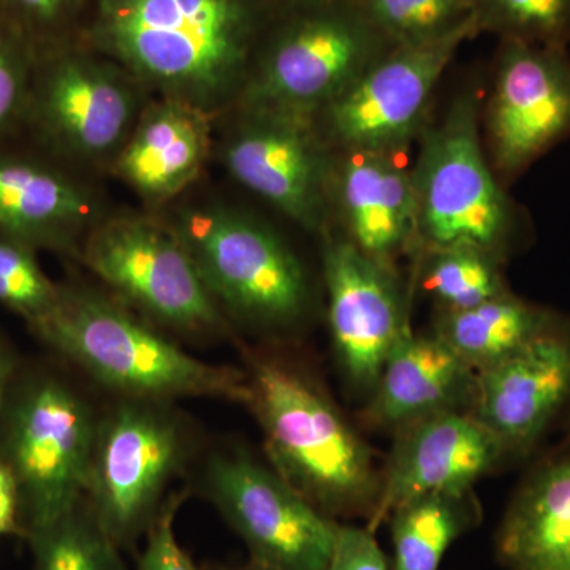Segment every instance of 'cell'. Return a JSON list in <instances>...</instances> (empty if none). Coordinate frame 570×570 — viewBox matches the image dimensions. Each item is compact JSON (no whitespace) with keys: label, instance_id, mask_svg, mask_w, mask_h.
<instances>
[{"label":"cell","instance_id":"6da1fadb","mask_svg":"<svg viewBox=\"0 0 570 570\" xmlns=\"http://www.w3.org/2000/svg\"><path fill=\"white\" fill-rule=\"evenodd\" d=\"M276 13L272 0H92L81 40L153 97L219 119Z\"/></svg>","mask_w":570,"mask_h":570},{"label":"cell","instance_id":"7a4b0ae2","mask_svg":"<svg viewBox=\"0 0 570 570\" xmlns=\"http://www.w3.org/2000/svg\"><path fill=\"white\" fill-rule=\"evenodd\" d=\"M31 328L52 351L127 400L249 403L245 371L195 358L116 296L86 285H61L55 307Z\"/></svg>","mask_w":570,"mask_h":570},{"label":"cell","instance_id":"3957f363","mask_svg":"<svg viewBox=\"0 0 570 570\" xmlns=\"http://www.w3.org/2000/svg\"><path fill=\"white\" fill-rule=\"evenodd\" d=\"M253 409L272 468L325 515L365 517L376 509L381 474L373 453L321 384L277 355H250Z\"/></svg>","mask_w":570,"mask_h":570},{"label":"cell","instance_id":"277c9868","mask_svg":"<svg viewBox=\"0 0 570 570\" xmlns=\"http://www.w3.org/2000/svg\"><path fill=\"white\" fill-rule=\"evenodd\" d=\"M392 47L358 0H305L275 14L232 108L314 122Z\"/></svg>","mask_w":570,"mask_h":570},{"label":"cell","instance_id":"5b68a950","mask_svg":"<svg viewBox=\"0 0 570 570\" xmlns=\"http://www.w3.org/2000/svg\"><path fill=\"white\" fill-rule=\"evenodd\" d=\"M160 212L224 314L265 330L292 328L306 316L305 265L269 225L214 198L175 202Z\"/></svg>","mask_w":570,"mask_h":570},{"label":"cell","instance_id":"8992f818","mask_svg":"<svg viewBox=\"0 0 570 570\" xmlns=\"http://www.w3.org/2000/svg\"><path fill=\"white\" fill-rule=\"evenodd\" d=\"M97 425L69 382L20 367L0 412V461L20 490L24 538L85 501Z\"/></svg>","mask_w":570,"mask_h":570},{"label":"cell","instance_id":"52a82bcc","mask_svg":"<svg viewBox=\"0 0 570 570\" xmlns=\"http://www.w3.org/2000/svg\"><path fill=\"white\" fill-rule=\"evenodd\" d=\"M478 94H460L423 137L411 171L417 245L471 246L504 261L520 235V216L480 140Z\"/></svg>","mask_w":570,"mask_h":570},{"label":"cell","instance_id":"ba28073f","mask_svg":"<svg viewBox=\"0 0 570 570\" xmlns=\"http://www.w3.org/2000/svg\"><path fill=\"white\" fill-rule=\"evenodd\" d=\"M151 97L118 62L73 40L37 55L26 121L58 163L110 174Z\"/></svg>","mask_w":570,"mask_h":570},{"label":"cell","instance_id":"9c48e42d","mask_svg":"<svg viewBox=\"0 0 570 570\" xmlns=\"http://www.w3.org/2000/svg\"><path fill=\"white\" fill-rule=\"evenodd\" d=\"M78 257L112 296L154 325L187 336L225 326L193 257L159 213L105 214Z\"/></svg>","mask_w":570,"mask_h":570},{"label":"cell","instance_id":"30bf717a","mask_svg":"<svg viewBox=\"0 0 570 570\" xmlns=\"http://www.w3.org/2000/svg\"><path fill=\"white\" fill-rule=\"evenodd\" d=\"M167 404L122 397L97 425L85 502L119 547L148 532L186 459V430Z\"/></svg>","mask_w":570,"mask_h":570},{"label":"cell","instance_id":"8fae6325","mask_svg":"<svg viewBox=\"0 0 570 570\" xmlns=\"http://www.w3.org/2000/svg\"><path fill=\"white\" fill-rule=\"evenodd\" d=\"M479 32L474 18L436 40L390 48L317 116L326 148L396 154L407 146L449 63Z\"/></svg>","mask_w":570,"mask_h":570},{"label":"cell","instance_id":"7c38bea8","mask_svg":"<svg viewBox=\"0 0 570 570\" xmlns=\"http://www.w3.org/2000/svg\"><path fill=\"white\" fill-rule=\"evenodd\" d=\"M206 491L246 543L250 560L275 570H326L340 523L273 468L243 452L209 461Z\"/></svg>","mask_w":570,"mask_h":570},{"label":"cell","instance_id":"4fadbf2b","mask_svg":"<svg viewBox=\"0 0 570 570\" xmlns=\"http://www.w3.org/2000/svg\"><path fill=\"white\" fill-rule=\"evenodd\" d=\"M219 142L236 183L311 234H326L330 160L316 124L275 112L230 108Z\"/></svg>","mask_w":570,"mask_h":570},{"label":"cell","instance_id":"5bb4252c","mask_svg":"<svg viewBox=\"0 0 570 570\" xmlns=\"http://www.w3.org/2000/svg\"><path fill=\"white\" fill-rule=\"evenodd\" d=\"M490 164L501 183L570 135L568 47L501 39L485 112Z\"/></svg>","mask_w":570,"mask_h":570},{"label":"cell","instance_id":"9a60e30c","mask_svg":"<svg viewBox=\"0 0 570 570\" xmlns=\"http://www.w3.org/2000/svg\"><path fill=\"white\" fill-rule=\"evenodd\" d=\"M324 239L333 347L352 387L370 396L390 351L409 326L403 294L392 265L362 253L344 236L325 234Z\"/></svg>","mask_w":570,"mask_h":570},{"label":"cell","instance_id":"2e32d148","mask_svg":"<svg viewBox=\"0 0 570 570\" xmlns=\"http://www.w3.org/2000/svg\"><path fill=\"white\" fill-rule=\"evenodd\" d=\"M505 459L502 442L469 411L436 412L397 428L366 527L376 532L397 505L422 494L468 493Z\"/></svg>","mask_w":570,"mask_h":570},{"label":"cell","instance_id":"e0dca14e","mask_svg":"<svg viewBox=\"0 0 570 570\" xmlns=\"http://www.w3.org/2000/svg\"><path fill=\"white\" fill-rule=\"evenodd\" d=\"M570 406V321L560 317L515 355L475 376L471 414L527 456Z\"/></svg>","mask_w":570,"mask_h":570},{"label":"cell","instance_id":"ac0fdd59","mask_svg":"<svg viewBox=\"0 0 570 570\" xmlns=\"http://www.w3.org/2000/svg\"><path fill=\"white\" fill-rule=\"evenodd\" d=\"M86 176L58 160L0 154V235L78 255L107 214Z\"/></svg>","mask_w":570,"mask_h":570},{"label":"cell","instance_id":"d6986e66","mask_svg":"<svg viewBox=\"0 0 570 570\" xmlns=\"http://www.w3.org/2000/svg\"><path fill=\"white\" fill-rule=\"evenodd\" d=\"M216 116L179 100L151 97L110 175L160 212L189 193L214 151Z\"/></svg>","mask_w":570,"mask_h":570},{"label":"cell","instance_id":"ffe728a7","mask_svg":"<svg viewBox=\"0 0 570 570\" xmlns=\"http://www.w3.org/2000/svg\"><path fill=\"white\" fill-rule=\"evenodd\" d=\"M328 195L344 238L370 257L392 265L417 245L414 184L395 154L337 149L330 160Z\"/></svg>","mask_w":570,"mask_h":570},{"label":"cell","instance_id":"44dd1931","mask_svg":"<svg viewBox=\"0 0 570 570\" xmlns=\"http://www.w3.org/2000/svg\"><path fill=\"white\" fill-rule=\"evenodd\" d=\"M475 376L478 373L436 333L417 335L409 325L385 360L365 420L396 431L436 412H471Z\"/></svg>","mask_w":570,"mask_h":570},{"label":"cell","instance_id":"7402d4cb","mask_svg":"<svg viewBox=\"0 0 570 570\" xmlns=\"http://www.w3.org/2000/svg\"><path fill=\"white\" fill-rule=\"evenodd\" d=\"M494 551L505 570H570V430L521 479Z\"/></svg>","mask_w":570,"mask_h":570},{"label":"cell","instance_id":"603a6c76","mask_svg":"<svg viewBox=\"0 0 570 570\" xmlns=\"http://www.w3.org/2000/svg\"><path fill=\"white\" fill-rule=\"evenodd\" d=\"M560 317L549 307L505 292L469 309H439L434 333L480 373L515 355Z\"/></svg>","mask_w":570,"mask_h":570},{"label":"cell","instance_id":"cb8c5ba5","mask_svg":"<svg viewBox=\"0 0 570 570\" xmlns=\"http://www.w3.org/2000/svg\"><path fill=\"white\" fill-rule=\"evenodd\" d=\"M482 519L474 493H428L397 505L387 519L392 570H439L455 540Z\"/></svg>","mask_w":570,"mask_h":570},{"label":"cell","instance_id":"d4e9b609","mask_svg":"<svg viewBox=\"0 0 570 570\" xmlns=\"http://www.w3.org/2000/svg\"><path fill=\"white\" fill-rule=\"evenodd\" d=\"M26 539L31 543L32 570H126L121 547L100 527L85 501Z\"/></svg>","mask_w":570,"mask_h":570},{"label":"cell","instance_id":"484cf974","mask_svg":"<svg viewBox=\"0 0 570 570\" xmlns=\"http://www.w3.org/2000/svg\"><path fill=\"white\" fill-rule=\"evenodd\" d=\"M502 258L471 246L426 250L422 281L439 309H469L509 292Z\"/></svg>","mask_w":570,"mask_h":570},{"label":"cell","instance_id":"4316f807","mask_svg":"<svg viewBox=\"0 0 570 570\" xmlns=\"http://www.w3.org/2000/svg\"><path fill=\"white\" fill-rule=\"evenodd\" d=\"M371 22L393 45L423 43L474 20L472 0H358Z\"/></svg>","mask_w":570,"mask_h":570},{"label":"cell","instance_id":"83f0119b","mask_svg":"<svg viewBox=\"0 0 570 570\" xmlns=\"http://www.w3.org/2000/svg\"><path fill=\"white\" fill-rule=\"evenodd\" d=\"M480 31L501 39L568 47L570 0H472Z\"/></svg>","mask_w":570,"mask_h":570},{"label":"cell","instance_id":"f1b7e54d","mask_svg":"<svg viewBox=\"0 0 570 570\" xmlns=\"http://www.w3.org/2000/svg\"><path fill=\"white\" fill-rule=\"evenodd\" d=\"M59 288L45 275L33 247L0 235V305L33 326L55 307Z\"/></svg>","mask_w":570,"mask_h":570},{"label":"cell","instance_id":"f546056e","mask_svg":"<svg viewBox=\"0 0 570 570\" xmlns=\"http://www.w3.org/2000/svg\"><path fill=\"white\" fill-rule=\"evenodd\" d=\"M92 0H0L9 17L37 55L69 41L80 40Z\"/></svg>","mask_w":570,"mask_h":570},{"label":"cell","instance_id":"4dcf8cb0","mask_svg":"<svg viewBox=\"0 0 570 570\" xmlns=\"http://www.w3.org/2000/svg\"><path fill=\"white\" fill-rule=\"evenodd\" d=\"M37 51L0 10V135L26 121Z\"/></svg>","mask_w":570,"mask_h":570},{"label":"cell","instance_id":"1f68e13d","mask_svg":"<svg viewBox=\"0 0 570 570\" xmlns=\"http://www.w3.org/2000/svg\"><path fill=\"white\" fill-rule=\"evenodd\" d=\"M183 494L168 498L148 530L137 570H200L183 549L175 532V519Z\"/></svg>","mask_w":570,"mask_h":570},{"label":"cell","instance_id":"d6a6232c","mask_svg":"<svg viewBox=\"0 0 570 570\" xmlns=\"http://www.w3.org/2000/svg\"><path fill=\"white\" fill-rule=\"evenodd\" d=\"M326 570H392L376 540L367 527L341 524L335 549Z\"/></svg>","mask_w":570,"mask_h":570},{"label":"cell","instance_id":"836d02e7","mask_svg":"<svg viewBox=\"0 0 570 570\" xmlns=\"http://www.w3.org/2000/svg\"><path fill=\"white\" fill-rule=\"evenodd\" d=\"M22 535L21 498L17 480L3 461H0V538Z\"/></svg>","mask_w":570,"mask_h":570},{"label":"cell","instance_id":"e575fe53","mask_svg":"<svg viewBox=\"0 0 570 570\" xmlns=\"http://www.w3.org/2000/svg\"><path fill=\"white\" fill-rule=\"evenodd\" d=\"M20 371V362L10 344L0 336V412L9 396L11 385Z\"/></svg>","mask_w":570,"mask_h":570},{"label":"cell","instance_id":"d590c367","mask_svg":"<svg viewBox=\"0 0 570 570\" xmlns=\"http://www.w3.org/2000/svg\"><path fill=\"white\" fill-rule=\"evenodd\" d=\"M303 2H305V0H272L277 13H279V11L292 9V7L299 6V3Z\"/></svg>","mask_w":570,"mask_h":570},{"label":"cell","instance_id":"8d00e7d4","mask_svg":"<svg viewBox=\"0 0 570 570\" xmlns=\"http://www.w3.org/2000/svg\"><path fill=\"white\" fill-rule=\"evenodd\" d=\"M217 570H275V569L266 568V566H264V564H258V562L249 560V562H246V564L236 566V568H224V569H217Z\"/></svg>","mask_w":570,"mask_h":570},{"label":"cell","instance_id":"74e56055","mask_svg":"<svg viewBox=\"0 0 570 570\" xmlns=\"http://www.w3.org/2000/svg\"><path fill=\"white\" fill-rule=\"evenodd\" d=\"M472 3H474V2H472Z\"/></svg>","mask_w":570,"mask_h":570}]
</instances>
